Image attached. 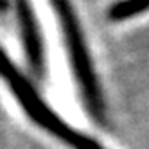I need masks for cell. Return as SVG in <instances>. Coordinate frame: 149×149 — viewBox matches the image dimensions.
Returning <instances> with one entry per match:
<instances>
[{
  "label": "cell",
  "instance_id": "2",
  "mask_svg": "<svg viewBox=\"0 0 149 149\" xmlns=\"http://www.w3.org/2000/svg\"><path fill=\"white\" fill-rule=\"evenodd\" d=\"M50 4L58 18V25L61 29L63 40H65L70 67L81 88L83 101L86 104L88 111L95 117V120L102 122L104 120L102 93H101L97 77H95V70L92 67V59L88 54V45H86V40H84L81 24L76 16V11H74L70 0H50Z\"/></svg>",
  "mask_w": 149,
  "mask_h": 149
},
{
  "label": "cell",
  "instance_id": "4",
  "mask_svg": "<svg viewBox=\"0 0 149 149\" xmlns=\"http://www.w3.org/2000/svg\"><path fill=\"white\" fill-rule=\"evenodd\" d=\"M149 11V0H119L110 9L111 20H127L140 13Z\"/></svg>",
  "mask_w": 149,
  "mask_h": 149
},
{
  "label": "cell",
  "instance_id": "1",
  "mask_svg": "<svg viewBox=\"0 0 149 149\" xmlns=\"http://www.w3.org/2000/svg\"><path fill=\"white\" fill-rule=\"evenodd\" d=\"M0 79L9 86V90L15 95V99L20 102V106L24 108V111L40 127H43L47 133L56 136L58 140H61L72 149H102V146L97 144L93 138L83 135L76 127L67 124L41 99V95L36 92V88L15 67V63L6 56V52L2 49H0Z\"/></svg>",
  "mask_w": 149,
  "mask_h": 149
},
{
  "label": "cell",
  "instance_id": "3",
  "mask_svg": "<svg viewBox=\"0 0 149 149\" xmlns=\"http://www.w3.org/2000/svg\"><path fill=\"white\" fill-rule=\"evenodd\" d=\"M15 6H16V16L20 22V29H22V38H24L27 58L31 61L33 70L41 76L43 74V45H41L34 13L31 9L29 0H15Z\"/></svg>",
  "mask_w": 149,
  "mask_h": 149
}]
</instances>
